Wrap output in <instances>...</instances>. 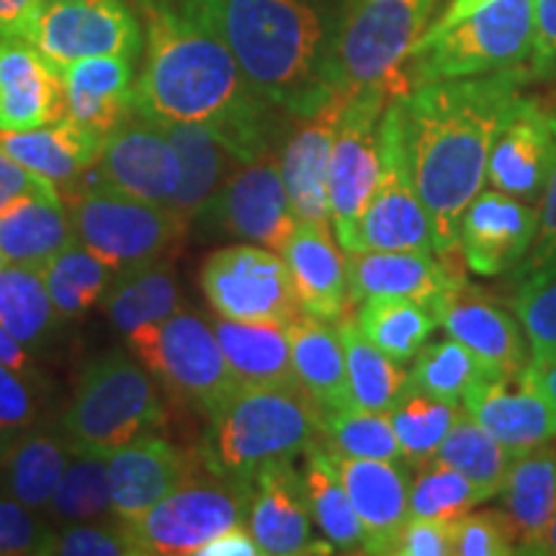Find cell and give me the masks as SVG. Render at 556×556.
I'll return each mask as SVG.
<instances>
[{
	"mask_svg": "<svg viewBox=\"0 0 556 556\" xmlns=\"http://www.w3.org/2000/svg\"><path fill=\"white\" fill-rule=\"evenodd\" d=\"M526 78L518 67L426 83L397 96L409 176L433 222L438 258L458 253V225L484 189L492 144Z\"/></svg>",
	"mask_w": 556,
	"mask_h": 556,
	"instance_id": "obj_1",
	"label": "cell"
},
{
	"mask_svg": "<svg viewBox=\"0 0 556 556\" xmlns=\"http://www.w3.org/2000/svg\"><path fill=\"white\" fill-rule=\"evenodd\" d=\"M144 26L135 116L152 124H206L242 165L268 157L270 103L253 93L227 45L186 5L139 0Z\"/></svg>",
	"mask_w": 556,
	"mask_h": 556,
	"instance_id": "obj_2",
	"label": "cell"
},
{
	"mask_svg": "<svg viewBox=\"0 0 556 556\" xmlns=\"http://www.w3.org/2000/svg\"><path fill=\"white\" fill-rule=\"evenodd\" d=\"M184 5L225 41L253 93L274 109L299 119L338 96L328 86L332 37L312 0H184Z\"/></svg>",
	"mask_w": 556,
	"mask_h": 556,
	"instance_id": "obj_3",
	"label": "cell"
},
{
	"mask_svg": "<svg viewBox=\"0 0 556 556\" xmlns=\"http://www.w3.org/2000/svg\"><path fill=\"white\" fill-rule=\"evenodd\" d=\"M323 435V409L302 387L238 389L208 413L204 469L250 484L263 467L294 462Z\"/></svg>",
	"mask_w": 556,
	"mask_h": 556,
	"instance_id": "obj_4",
	"label": "cell"
},
{
	"mask_svg": "<svg viewBox=\"0 0 556 556\" xmlns=\"http://www.w3.org/2000/svg\"><path fill=\"white\" fill-rule=\"evenodd\" d=\"M536 0H451L409 54V88L518 70L533 52Z\"/></svg>",
	"mask_w": 556,
	"mask_h": 556,
	"instance_id": "obj_5",
	"label": "cell"
},
{
	"mask_svg": "<svg viewBox=\"0 0 556 556\" xmlns=\"http://www.w3.org/2000/svg\"><path fill=\"white\" fill-rule=\"evenodd\" d=\"M60 428L75 454L99 456L160 433L165 405L155 377L142 361L106 353L83 371Z\"/></svg>",
	"mask_w": 556,
	"mask_h": 556,
	"instance_id": "obj_6",
	"label": "cell"
},
{
	"mask_svg": "<svg viewBox=\"0 0 556 556\" xmlns=\"http://www.w3.org/2000/svg\"><path fill=\"white\" fill-rule=\"evenodd\" d=\"M438 0H348L330 39L328 86L351 96L374 86L409 90L405 65Z\"/></svg>",
	"mask_w": 556,
	"mask_h": 556,
	"instance_id": "obj_7",
	"label": "cell"
},
{
	"mask_svg": "<svg viewBox=\"0 0 556 556\" xmlns=\"http://www.w3.org/2000/svg\"><path fill=\"white\" fill-rule=\"evenodd\" d=\"M189 477L176 492L152 505L137 518L119 520L131 556L197 554L206 541L235 526H248L253 482Z\"/></svg>",
	"mask_w": 556,
	"mask_h": 556,
	"instance_id": "obj_8",
	"label": "cell"
},
{
	"mask_svg": "<svg viewBox=\"0 0 556 556\" xmlns=\"http://www.w3.org/2000/svg\"><path fill=\"white\" fill-rule=\"evenodd\" d=\"M75 240L106 261L116 274L157 261L184 232V219L170 206L152 204L106 180H93L70 206Z\"/></svg>",
	"mask_w": 556,
	"mask_h": 556,
	"instance_id": "obj_9",
	"label": "cell"
},
{
	"mask_svg": "<svg viewBox=\"0 0 556 556\" xmlns=\"http://www.w3.org/2000/svg\"><path fill=\"white\" fill-rule=\"evenodd\" d=\"M131 353L178 397L214 413L238 392L212 323L191 309H176L163 323L129 332Z\"/></svg>",
	"mask_w": 556,
	"mask_h": 556,
	"instance_id": "obj_10",
	"label": "cell"
},
{
	"mask_svg": "<svg viewBox=\"0 0 556 556\" xmlns=\"http://www.w3.org/2000/svg\"><path fill=\"white\" fill-rule=\"evenodd\" d=\"M379 144V184L343 250L345 253H371V250L435 253L433 222H430L426 204L417 197L413 176H409L397 96L389 101L384 116H381Z\"/></svg>",
	"mask_w": 556,
	"mask_h": 556,
	"instance_id": "obj_11",
	"label": "cell"
},
{
	"mask_svg": "<svg viewBox=\"0 0 556 556\" xmlns=\"http://www.w3.org/2000/svg\"><path fill=\"white\" fill-rule=\"evenodd\" d=\"M201 289L219 317L291 325L304 315L281 253L263 245L214 250L201 266Z\"/></svg>",
	"mask_w": 556,
	"mask_h": 556,
	"instance_id": "obj_12",
	"label": "cell"
},
{
	"mask_svg": "<svg viewBox=\"0 0 556 556\" xmlns=\"http://www.w3.org/2000/svg\"><path fill=\"white\" fill-rule=\"evenodd\" d=\"M24 39L62 73L88 58L137 60L144 50V26L124 0H54L39 5Z\"/></svg>",
	"mask_w": 556,
	"mask_h": 556,
	"instance_id": "obj_13",
	"label": "cell"
},
{
	"mask_svg": "<svg viewBox=\"0 0 556 556\" xmlns=\"http://www.w3.org/2000/svg\"><path fill=\"white\" fill-rule=\"evenodd\" d=\"M407 93L397 86L361 90L345 103L330 157L332 229L340 248L351 240L361 214L374 197L381 176V116L394 96Z\"/></svg>",
	"mask_w": 556,
	"mask_h": 556,
	"instance_id": "obj_14",
	"label": "cell"
},
{
	"mask_svg": "<svg viewBox=\"0 0 556 556\" xmlns=\"http://www.w3.org/2000/svg\"><path fill=\"white\" fill-rule=\"evenodd\" d=\"M206 225L253 245L281 253L296 219L278 157L240 165L199 214Z\"/></svg>",
	"mask_w": 556,
	"mask_h": 556,
	"instance_id": "obj_15",
	"label": "cell"
},
{
	"mask_svg": "<svg viewBox=\"0 0 556 556\" xmlns=\"http://www.w3.org/2000/svg\"><path fill=\"white\" fill-rule=\"evenodd\" d=\"M556 163L552 111L544 101L520 96L492 144L486 180L507 197L541 204Z\"/></svg>",
	"mask_w": 556,
	"mask_h": 556,
	"instance_id": "obj_16",
	"label": "cell"
},
{
	"mask_svg": "<svg viewBox=\"0 0 556 556\" xmlns=\"http://www.w3.org/2000/svg\"><path fill=\"white\" fill-rule=\"evenodd\" d=\"M541 227L539 204L482 189L458 225V250L477 276H497L520 266L531 253Z\"/></svg>",
	"mask_w": 556,
	"mask_h": 556,
	"instance_id": "obj_17",
	"label": "cell"
},
{
	"mask_svg": "<svg viewBox=\"0 0 556 556\" xmlns=\"http://www.w3.org/2000/svg\"><path fill=\"white\" fill-rule=\"evenodd\" d=\"M353 99V96H351ZM348 96H332L315 114L299 116L296 129L291 131L278 152L283 186H287L291 212L296 222L312 225H332L330 208V157L336 131L343 116Z\"/></svg>",
	"mask_w": 556,
	"mask_h": 556,
	"instance_id": "obj_18",
	"label": "cell"
},
{
	"mask_svg": "<svg viewBox=\"0 0 556 556\" xmlns=\"http://www.w3.org/2000/svg\"><path fill=\"white\" fill-rule=\"evenodd\" d=\"M99 176L131 197L170 206L180 189L184 163L168 131L160 124L131 116L103 144Z\"/></svg>",
	"mask_w": 556,
	"mask_h": 556,
	"instance_id": "obj_19",
	"label": "cell"
},
{
	"mask_svg": "<svg viewBox=\"0 0 556 556\" xmlns=\"http://www.w3.org/2000/svg\"><path fill=\"white\" fill-rule=\"evenodd\" d=\"M430 309L448 338L475 353L486 379H520L528 366L523 328L503 307L458 283L438 296Z\"/></svg>",
	"mask_w": 556,
	"mask_h": 556,
	"instance_id": "obj_20",
	"label": "cell"
},
{
	"mask_svg": "<svg viewBox=\"0 0 556 556\" xmlns=\"http://www.w3.org/2000/svg\"><path fill=\"white\" fill-rule=\"evenodd\" d=\"M325 454L364 523L366 554H389L400 528L409 518V484L413 482H409L405 462L353 458L328 448Z\"/></svg>",
	"mask_w": 556,
	"mask_h": 556,
	"instance_id": "obj_21",
	"label": "cell"
},
{
	"mask_svg": "<svg viewBox=\"0 0 556 556\" xmlns=\"http://www.w3.org/2000/svg\"><path fill=\"white\" fill-rule=\"evenodd\" d=\"M312 523L315 518L309 510L307 484L294 464H268L253 477L248 528L258 541L261 554L294 556L315 552L312 546H330L312 539Z\"/></svg>",
	"mask_w": 556,
	"mask_h": 556,
	"instance_id": "obj_22",
	"label": "cell"
},
{
	"mask_svg": "<svg viewBox=\"0 0 556 556\" xmlns=\"http://www.w3.org/2000/svg\"><path fill=\"white\" fill-rule=\"evenodd\" d=\"M464 283V276L451 268V258H433L420 250H371L348 253V296L351 302L368 299H413L433 304L448 289Z\"/></svg>",
	"mask_w": 556,
	"mask_h": 556,
	"instance_id": "obj_23",
	"label": "cell"
},
{
	"mask_svg": "<svg viewBox=\"0 0 556 556\" xmlns=\"http://www.w3.org/2000/svg\"><path fill=\"white\" fill-rule=\"evenodd\" d=\"M65 119L62 73L24 37H0V131H24Z\"/></svg>",
	"mask_w": 556,
	"mask_h": 556,
	"instance_id": "obj_24",
	"label": "cell"
},
{
	"mask_svg": "<svg viewBox=\"0 0 556 556\" xmlns=\"http://www.w3.org/2000/svg\"><path fill=\"white\" fill-rule=\"evenodd\" d=\"M462 407L513 456L556 438V405L520 379L518 389L507 387V379H479L464 392Z\"/></svg>",
	"mask_w": 556,
	"mask_h": 556,
	"instance_id": "obj_25",
	"label": "cell"
},
{
	"mask_svg": "<svg viewBox=\"0 0 556 556\" xmlns=\"http://www.w3.org/2000/svg\"><path fill=\"white\" fill-rule=\"evenodd\" d=\"M106 467L111 513L119 520L142 516L193 477L189 458L157 433L139 438L129 446L109 454Z\"/></svg>",
	"mask_w": 556,
	"mask_h": 556,
	"instance_id": "obj_26",
	"label": "cell"
},
{
	"mask_svg": "<svg viewBox=\"0 0 556 556\" xmlns=\"http://www.w3.org/2000/svg\"><path fill=\"white\" fill-rule=\"evenodd\" d=\"M135 62L109 54L62 70L65 119L103 139L124 127L135 116Z\"/></svg>",
	"mask_w": 556,
	"mask_h": 556,
	"instance_id": "obj_27",
	"label": "cell"
},
{
	"mask_svg": "<svg viewBox=\"0 0 556 556\" xmlns=\"http://www.w3.org/2000/svg\"><path fill=\"white\" fill-rule=\"evenodd\" d=\"M338 238L330 227L296 222L281 255L294 281L299 304L304 315L325 323L345 317L348 296V258L340 253Z\"/></svg>",
	"mask_w": 556,
	"mask_h": 556,
	"instance_id": "obj_28",
	"label": "cell"
},
{
	"mask_svg": "<svg viewBox=\"0 0 556 556\" xmlns=\"http://www.w3.org/2000/svg\"><path fill=\"white\" fill-rule=\"evenodd\" d=\"M212 328L238 389L299 387L291 361L289 325L238 323L217 315Z\"/></svg>",
	"mask_w": 556,
	"mask_h": 556,
	"instance_id": "obj_29",
	"label": "cell"
},
{
	"mask_svg": "<svg viewBox=\"0 0 556 556\" xmlns=\"http://www.w3.org/2000/svg\"><path fill=\"white\" fill-rule=\"evenodd\" d=\"M103 144L106 139L70 119L37 129L0 131V148L24 168L58 186H70L83 173L99 165Z\"/></svg>",
	"mask_w": 556,
	"mask_h": 556,
	"instance_id": "obj_30",
	"label": "cell"
},
{
	"mask_svg": "<svg viewBox=\"0 0 556 556\" xmlns=\"http://www.w3.org/2000/svg\"><path fill=\"white\" fill-rule=\"evenodd\" d=\"M160 127L168 131L184 163V178L170 208L184 219V225H189L242 163L227 139L206 124H160Z\"/></svg>",
	"mask_w": 556,
	"mask_h": 556,
	"instance_id": "obj_31",
	"label": "cell"
},
{
	"mask_svg": "<svg viewBox=\"0 0 556 556\" xmlns=\"http://www.w3.org/2000/svg\"><path fill=\"white\" fill-rule=\"evenodd\" d=\"M289 336L294 377L315 405L323 413L353 407L345 348L336 325L302 315L289 325Z\"/></svg>",
	"mask_w": 556,
	"mask_h": 556,
	"instance_id": "obj_32",
	"label": "cell"
},
{
	"mask_svg": "<svg viewBox=\"0 0 556 556\" xmlns=\"http://www.w3.org/2000/svg\"><path fill=\"white\" fill-rule=\"evenodd\" d=\"M75 227L62 197H31L0 212V250L5 261L41 268L75 245Z\"/></svg>",
	"mask_w": 556,
	"mask_h": 556,
	"instance_id": "obj_33",
	"label": "cell"
},
{
	"mask_svg": "<svg viewBox=\"0 0 556 556\" xmlns=\"http://www.w3.org/2000/svg\"><path fill=\"white\" fill-rule=\"evenodd\" d=\"M503 505L518 533V554H531L556 510V448L516 456L503 486Z\"/></svg>",
	"mask_w": 556,
	"mask_h": 556,
	"instance_id": "obj_34",
	"label": "cell"
},
{
	"mask_svg": "<svg viewBox=\"0 0 556 556\" xmlns=\"http://www.w3.org/2000/svg\"><path fill=\"white\" fill-rule=\"evenodd\" d=\"M73 456L75 451L70 448L65 435L31 428L24 430L0 451L5 490L31 510H45L50 507L54 490Z\"/></svg>",
	"mask_w": 556,
	"mask_h": 556,
	"instance_id": "obj_35",
	"label": "cell"
},
{
	"mask_svg": "<svg viewBox=\"0 0 556 556\" xmlns=\"http://www.w3.org/2000/svg\"><path fill=\"white\" fill-rule=\"evenodd\" d=\"M336 328L345 348L353 407L389 413L409 387V374L361 332L356 319L340 317Z\"/></svg>",
	"mask_w": 556,
	"mask_h": 556,
	"instance_id": "obj_36",
	"label": "cell"
},
{
	"mask_svg": "<svg viewBox=\"0 0 556 556\" xmlns=\"http://www.w3.org/2000/svg\"><path fill=\"white\" fill-rule=\"evenodd\" d=\"M307 464H304V484H307L309 510L315 526L325 533L328 544L336 552L345 554H366V531L361 523L356 507L348 497L343 482H340L336 469L330 467L325 448L315 443L304 451Z\"/></svg>",
	"mask_w": 556,
	"mask_h": 556,
	"instance_id": "obj_37",
	"label": "cell"
},
{
	"mask_svg": "<svg viewBox=\"0 0 556 556\" xmlns=\"http://www.w3.org/2000/svg\"><path fill=\"white\" fill-rule=\"evenodd\" d=\"M180 309V294L176 276L168 263H144V266L124 270L116 276L114 287L106 294V312L111 323L124 336L150 323H163Z\"/></svg>",
	"mask_w": 556,
	"mask_h": 556,
	"instance_id": "obj_38",
	"label": "cell"
},
{
	"mask_svg": "<svg viewBox=\"0 0 556 556\" xmlns=\"http://www.w3.org/2000/svg\"><path fill=\"white\" fill-rule=\"evenodd\" d=\"M62 315L52 304L41 268L5 263L0 268V325L18 343L37 348L50 338Z\"/></svg>",
	"mask_w": 556,
	"mask_h": 556,
	"instance_id": "obj_39",
	"label": "cell"
},
{
	"mask_svg": "<svg viewBox=\"0 0 556 556\" xmlns=\"http://www.w3.org/2000/svg\"><path fill=\"white\" fill-rule=\"evenodd\" d=\"M41 276L62 319H73L86 315L96 302L106 299L119 274L99 255L75 242L47 261L41 266Z\"/></svg>",
	"mask_w": 556,
	"mask_h": 556,
	"instance_id": "obj_40",
	"label": "cell"
},
{
	"mask_svg": "<svg viewBox=\"0 0 556 556\" xmlns=\"http://www.w3.org/2000/svg\"><path fill=\"white\" fill-rule=\"evenodd\" d=\"M435 458L467 475L490 500L503 492L507 471L516 462V456L497 438L486 433L464 407L458 409L454 428L441 443Z\"/></svg>",
	"mask_w": 556,
	"mask_h": 556,
	"instance_id": "obj_41",
	"label": "cell"
},
{
	"mask_svg": "<svg viewBox=\"0 0 556 556\" xmlns=\"http://www.w3.org/2000/svg\"><path fill=\"white\" fill-rule=\"evenodd\" d=\"M356 323L374 345L402 364L420 353L438 319L428 304L413 299H368L361 302Z\"/></svg>",
	"mask_w": 556,
	"mask_h": 556,
	"instance_id": "obj_42",
	"label": "cell"
},
{
	"mask_svg": "<svg viewBox=\"0 0 556 556\" xmlns=\"http://www.w3.org/2000/svg\"><path fill=\"white\" fill-rule=\"evenodd\" d=\"M389 417H392L405 464L422 467L433 462L441 443L446 441L458 417V407L454 402L438 400L409 384L397 405L389 409Z\"/></svg>",
	"mask_w": 556,
	"mask_h": 556,
	"instance_id": "obj_43",
	"label": "cell"
},
{
	"mask_svg": "<svg viewBox=\"0 0 556 556\" xmlns=\"http://www.w3.org/2000/svg\"><path fill=\"white\" fill-rule=\"evenodd\" d=\"M319 443L328 451L353 458L405 462L389 413H371V409L361 407L323 413V435H319Z\"/></svg>",
	"mask_w": 556,
	"mask_h": 556,
	"instance_id": "obj_44",
	"label": "cell"
},
{
	"mask_svg": "<svg viewBox=\"0 0 556 556\" xmlns=\"http://www.w3.org/2000/svg\"><path fill=\"white\" fill-rule=\"evenodd\" d=\"M52 518L60 526L93 523L111 513V486L106 456L75 454L50 503Z\"/></svg>",
	"mask_w": 556,
	"mask_h": 556,
	"instance_id": "obj_45",
	"label": "cell"
},
{
	"mask_svg": "<svg viewBox=\"0 0 556 556\" xmlns=\"http://www.w3.org/2000/svg\"><path fill=\"white\" fill-rule=\"evenodd\" d=\"M417 469L409 484V516L456 520L490 500L467 475L438 458Z\"/></svg>",
	"mask_w": 556,
	"mask_h": 556,
	"instance_id": "obj_46",
	"label": "cell"
},
{
	"mask_svg": "<svg viewBox=\"0 0 556 556\" xmlns=\"http://www.w3.org/2000/svg\"><path fill=\"white\" fill-rule=\"evenodd\" d=\"M484 377V368L475 353L451 338L420 348L413 371H409V384L456 405V402H462L464 392Z\"/></svg>",
	"mask_w": 556,
	"mask_h": 556,
	"instance_id": "obj_47",
	"label": "cell"
},
{
	"mask_svg": "<svg viewBox=\"0 0 556 556\" xmlns=\"http://www.w3.org/2000/svg\"><path fill=\"white\" fill-rule=\"evenodd\" d=\"M516 317L531 351L528 366L556 364V263L526 276L516 296Z\"/></svg>",
	"mask_w": 556,
	"mask_h": 556,
	"instance_id": "obj_48",
	"label": "cell"
},
{
	"mask_svg": "<svg viewBox=\"0 0 556 556\" xmlns=\"http://www.w3.org/2000/svg\"><path fill=\"white\" fill-rule=\"evenodd\" d=\"M454 554L510 556L518 554V533L507 513H467L454 520Z\"/></svg>",
	"mask_w": 556,
	"mask_h": 556,
	"instance_id": "obj_49",
	"label": "cell"
},
{
	"mask_svg": "<svg viewBox=\"0 0 556 556\" xmlns=\"http://www.w3.org/2000/svg\"><path fill=\"white\" fill-rule=\"evenodd\" d=\"M39 405L41 400L31 374L0 364V451L34 426Z\"/></svg>",
	"mask_w": 556,
	"mask_h": 556,
	"instance_id": "obj_50",
	"label": "cell"
},
{
	"mask_svg": "<svg viewBox=\"0 0 556 556\" xmlns=\"http://www.w3.org/2000/svg\"><path fill=\"white\" fill-rule=\"evenodd\" d=\"M16 497H0V556L50 554L54 531Z\"/></svg>",
	"mask_w": 556,
	"mask_h": 556,
	"instance_id": "obj_51",
	"label": "cell"
},
{
	"mask_svg": "<svg viewBox=\"0 0 556 556\" xmlns=\"http://www.w3.org/2000/svg\"><path fill=\"white\" fill-rule=\"evenodd\" d=\"M50 554L60 556H131V546L122 526L70 523L54 531Z\"/></svg>",
	"mask_w": 556,
	"mask_h": 556,
	"instance_id": "obj_52",
	"label": "cell"
},
{
	"mask_svg": "<svg viewBox=\"0 0 556 556\" xmlns=\"http://www.w3.org/2000/svg\"><path fill=\"white\" fill-rule=\"evenodd\" d=\"M394 556H448L454 554V520L409 516L394 539Z\"/></svg>",
	"mask_w": 556,
	"mask_h": 556,
	"instance_id": "obj_53",
	"label": "cell"
},
{
	"mask_svg": "<svg viewBox=\"0 0 556 556\" xmlns=\"http://www.w3.org/2000/svg\"><path fill=\"white\" fill-rule=\"evenodd\" d=\"M31 197H60L58 184L37 176L0 148V212Z\"/></svg>",
	"mask_w": 556,
	"mask_h": 556,
	"instance_id": "obj_54",
	"label": "cell"
},
{
	"mask_svg": "<svg viewBox=\"0 0 556 556\" xmlns=\"http://www.w3.org/2000/svg\"><path fill=\"white\" fill-rule=\"evenodd\" d=\"M552 124H554V135H556V99L552 106ZM541 227H539V235H536V242H533L531 253H528V258L520 263V276H528L533 274V270L548 266V263H556V163H554V173H552V180H548L546 186V193L544 199H541Z\"/></svg>",
	"mask_w": 556,
	"mask_h": 556,
	"instance_id": "obj_55",
	"label": "cell"
},
{
	"mask_svg": "<svg viewBox=\"0 0 556 556\" xmlns=\"http://www.w3.org/2000/svg\"><path fill=\"white\" fill-rule=\"evenodd\" d=\"M533 73L556 67V0H536V31L531 52Z\"/></svg>",
	"mask_w": 556,
	"mask_h": 556,
	"instance_id": "obj_56",
	"label": "cell"
},
{
	"mask_svg": "<svg viewBox=\"0 0 556 556\" xmlns=\"http://www.w3.org/2000/svg\"><path fill=\"white\" fill-rule=\"evenodd\" d=\"M261 546L253 539L248 526H235L229 531H222L219 536L206 541L199 548L197 556H258Z\"/></svg>",
	"mask_w": 556,
	"mask_h": 556,
	"instance_id": "obj_57",
	"label": "cell"
},
{
	"mask_svg": "<svg viewBox=\"0 0 556 556\" xmlns=\"http://www.w3.org/2000/svg\"><path fill=\"white\" fill-rule=\"evenodd\" d=\"M41 0H0V37H26Z\"/></svg>",
	"mask_w": 556,
	"mask_h": 556,
	"instance_id": "obj_58",
	"label": "cell"
},
{
	"mask_svg": "<svg viewBox=\"0 0 556 556\" xmlns=\"http://www.w3.org/2000/svg\"><path fill=\"white\" fill-rule=\"evenodd\" d=\"M0 364L18 368V371L34 374L31 358H29V351H26V345L18 343V340L13 338L11 332L3 328V325H0Z\"/></svg>",
	"mask_w": 556,
	"mask_h": 556,
	"instance_id": "obj_59",
	"label": "cell"
},
{
	"mask_svg": "<svg viewBox=\"0 0 556 556\" xmlns=\"http://www.w3.org/2000/svg\"><path fill=\"white\" fill-rule=\"evenodd\" d=\"M520 381L528 387L539 389L541 394H546V397L556 405V364H548L544 368L526 366L523 374H520Z\"/></svg>",
	"mask_w": 556,
	"mask_h": 556,
	"instance_id": "obj_60",
	"label": "cell"
},
{
	"mask_svg": "<svg viewBox=\"0 0 556 556\" xmlns=\"http://www.w3.org/2000/svg\"><path fill=\"white\" fill-rule=\"evenodd\" d=\"M531 554H536V556H556V510H554L552 520H548L544 536L539 539V544L533 546Z\"/></svg>",
	"mask_w": 556,
	"mask_h": 556,
	"instance_id": "obj_61",
	"label": "cell"
},
{
	"mask_svg": "<svg viewBox=\"0 0 556 556\" xmlns=\"http://www.w3.org/2000/svg\"><path fill=\"white\" fill-rule=\"evenodd\" d=\"M5 263H9V261H5V255H3V250H0V268H3V266H5Z\"/></svg>",
	"mask_w": 556,
	"mask_h": 556,
	"instance_id": "obj_62",
	"label": "cell"
},
{
	"mask_svg": "<svg viewBox=\"0 0 556 556\" xmlns=\"http://www.w3.org/2000/svg\"><path fill=\"white\" fill-rule=\"evenodd\" d=\"M41 3H54V0H41Z\"/></svg>",
	"mask_w": 556,
	"mask_h": 556,
	"instance_id": "obj_63",
	"label": "cell"
}]
</instances>
